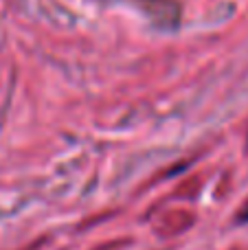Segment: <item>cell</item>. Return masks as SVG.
I'll return each instance as SVG.
<instances>
[{"label":"cell","mask_w":248,"mask_h":250,"mask_svg":"<svg viewBox=\"0 0 248 250\" xmlns=\"http://www.w3.org/2000/svg\"><path fill=\"white\" fill-rule=\"evenodd\" d=\"M242 217H244V220H248V208H246V211H244V215H242Z\"/></svg>","instance_id":"cell-1"}]
</instances>
